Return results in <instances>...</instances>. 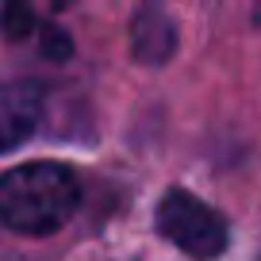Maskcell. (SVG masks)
<instances>
[{
	"instance_id": "obj_1",
	"label": "cell",
	"mask_w": 261,
	"mask_h": 261,
	"mask_svg": "<svg viewBox=\"0 0 261 261\" xmlns=\"http://www.w3.org/2000/svg\"><path fill=\"white\" fill-rule=\"evenodd\" d=\"M81 185L62 162H27L0 173V223L16 234H54L73 219Z\"/></svg>"
},
{
	"instance_id": "obj_6",
	"label": "cell",
	"mask_w": 261,
	"mask_h": 261,
	"mask_svg": "<svg viewBox=\"0 0 261 261\" xmlns=\"http://www.w3.org/2000/svg\"><path fill=\"white\" fill-rule=\"evenodd\" d=\"M42 50H46L50 58H58V62H65V58L73 54V42L65 39L58 27H46V31H42Z\"/></svg>"
},
{
	"instance_id": "obj_3",
	"label": "cell",
	"mask_w": 261,
	"mask_h": 261,
	"mask_svg": "<svg viewBox=\"0 0 261 261\" xmlns=\"http://www.w3.org/2000/svg\"><path fill=\"white\" fill-rule=\"evenodd\" d=\"M42 115V92L31 81H8L0 85V154L31 139Z\"/></svg>"
},
{
	"instance_id": "obj_4",
	"label": "cell",
	"mask_w": 261,
	"mask_h": 261,
	"mask_svg": "<svg viewBox=\"0 0 261 261\" xmlns=\"http://www.w3.org/2000/svg\"><path fill=\"white\" fill-rule=\"evenodd\" d=\"M130 50L146 65H162L165 58L177 50V27H173L169 12L162 8V0H142V8L135 12Z\"/></svg>"
},
{
	"instance_id": "obj_8",
	"label": "cell",
	"mask_w": 261,
	"mask_h": 261,
	"mask_svg": "<svg viewBox=\"0 0 261 261\" xmlns=\"http://www.w3.org/2000/svg\"><path fill=\"white\" fill-rule=\"evenodd\" d=\"M54 4H58V8H65V4H69V0H54Z\"/></svg>"
},
{
	"instance_id": "obj_7",
	"label": "cell",
	"mask_w": 261,
	"mask_h": 261,
	"mask_svg": "<svg viewBox=\"0 0 261 261\" xmlns=\"http://www.w3.org/2000/svg\"><path fill=\"white\" fill-rule=\"evenodd\" d=\"M253 23H261V0L253 4Z\"/></svg>"
},
{
	"instance_id": "obj_2",
	"label": "cell",
	"mask_w": 261,
	"mask_h": 261,
	"mask_svg": "<svg viewBox=\"0 0 261 261\" xmlns=\"http://www.w3.org/2000/svg\"><path fill=\"white\" fill-rule=\"evenodd\" d=\"M158 230L162 238H169L180 253L196 261H212L227 250L230 227L212 204H204L200 196H192L188 188H169L158 204Z\"/></svg>"
},
{
	"instance_id": "obj_5",
	"label": "cell",
	"mask_w": 261,
	"mask_h": 261,
	"mask_svg": "<svg viewBox=\"0 0 261 261\" xmlns=\"http://www.w3.org/2000/svg\"><path fill=\"white\" fill-rule=\"evenodd\" d=\"M0 27L8 39H23L27 31L35 27V12L27 0H4V12H0Z\"/></svg>"
}]
</instances>
